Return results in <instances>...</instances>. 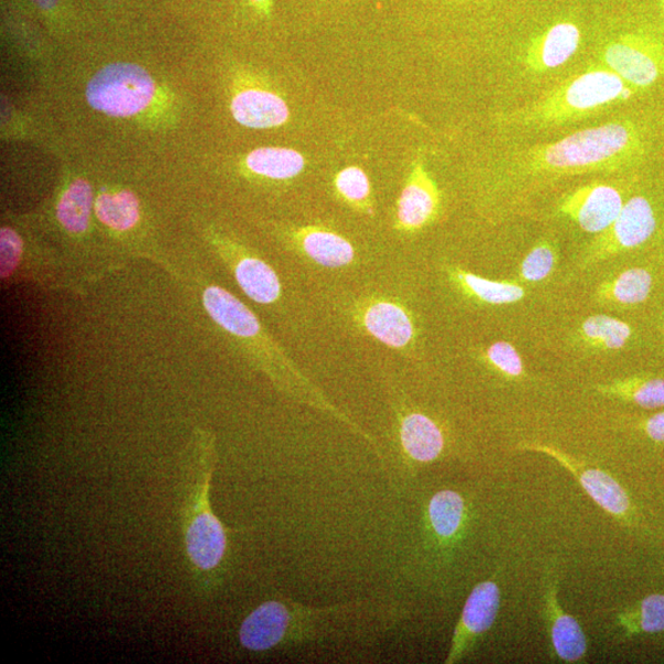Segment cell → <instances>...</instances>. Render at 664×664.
I'll list each match as a JSON object with an SVG mask.
<instances>
[{"instance_id":"cell-11","label":"cell","mask_w":664,"mask_h":664,"mask_svg":"<svg viewBox=\"0 0 664 664\" xmlns=\"http://www.w3.org/2000/svg\"><path fill=\"white\" fill-rule=\"evenodd\" d=\"M527 451L546 454L557 461L566 471L570 472L584 492L607 514L624 519L630 515V498L622 485L615 478L601 470L586 466L565 452L551 445L530 443L524 447Z\"/></svg>"},{"instance_id":"cell-19","label":"cell","mask_w":664,"mask_h":664,"mask_svg":"<svg viewBox=\"0 0 664 664\" xmlns=\"http://www.w3.org/2000/svg\"><path fill=\"white\" fill-rule=\"evenodd\" d=\"M400 442L409 460L420 464L438 461L445 445L439 424L420 412H410L401 419Z\"/></svg>"},{"instance_id":"cell-31","label":"cell","mask_w":664,"mask_h":664,"mask_svg":"<svg viewBox=\"0 0 664 664\" xmlns=\"http://www.w3.org/2000/svg\"><path fill=\"white\" fill-rule=\"evenodd\" d=\"M485 358L496 371L507 378H519L525 375V363L516 347L507 341H497L488 346Z\"/></svg>"},{"instance_id":"cell-33","label":"cell","mask_w":664,"mask_h":664,"mask_svg":"<svg viewBox=\"0 0 664 664\" xmlns=\"http://www.w3.org/2000/svg\"><path fill=\"white\" fill-rule=\"evenodd\" d=\"M32 2L36 3L42 9H52L57 4L59 0H32Z\"/></svg>"},{"instance_id":"cell-4","label":"cell","mask_w":664,"mask_h":664,"mask_svg":"<svg viewBox=\"0 0 664 664\" xmlns=\"http://www.w3.org/2000/svg\"><path fill=\"white\" fill-rule=\"evenodd\" d=\"M215 463L213 434L205 431L196 433L188 495L182 510V531L191 571L204 590H212L222 580L230 541L228 533L231 531L214 515L211 505Z\"/></svg>"},{"instance_id":"cell-15","label":"cell","mask_w":664,"mask_h":664,"mask_svg":"<svg viewBox=\"0 0 664 664\" xmlns=\"http://www.w3.org/2000/svg\"><path fill=\"white\" fill-rule=\"evenodd\" d=\"M470 519L466 499L454 489H441L430 499L426 527L435 548L451 549L462 538Z\"/></svg>"},{"instance_id":"cell-7","label":"cell","mask_w":664,"mask_h":664,"mask_svg":"<svg viewBox=\"0 0 664 664\" xmlns=\"http://www.w3.org/2000/svg\"><path fill=\"white\" fill-rule=\"evenodd\" d=\"M655 231L656 217L651 202L642 196H635L625 202L616 220L587 247L581 266H592L639 247L645 244Z\"/></svg>"},{"instance_id":"cell-14","label":"cell","mask_w":664,"mask_h":664,"mask_svg":"<svg viewBox=\"0 0 664 664\" xmlns=\"http://www.w3.org/2000/svg\"><path fill=\"white\" fill-rule=\"evenodd\" d=\"M581 30L570 21H561L533 39L526 52L531 72L546 73L569 62L581 45Z\"/></svg>"},{"instance_id":"cell-17","label":"cell","mask_w":664,"mask_h":664,"mask_svg":"<svg viewBox=\"0 0 664 664\" xmlns=\"http://www.w3.org/2000/svg\"><path fill=\"white\" fill-rule=\"evenodd\" d=\"M238 286L246 296L259 304L276 303L281 297V281L276 271L266 261L245 253L232 255L226 260Z\"/></svg>"},{"instance_id":"cell-29","label":"cell","mask_w":664,"mask_h":664,"mask_svg":"<svg viewBox=\"0 0 664 664\" xmlns=\"http://www.w3.org/2000/svg\"><path fill=\"white\" fill-rule=\"evenodd\" d=\"M335 187L341 198L354 205L367 207L371 199V182L367 173L358 167H348L337 173Z\"/></svg>"},{"instance_id":"cell-26","label":"cell","mask_w":664,"mask_h":664,"mask_svg":"<svg viewBox=\"0 0 664 664\" xmlns=\"http://www.w3.org/2000/svg\"><path fill=\"white\" fill-rule=\"evenodd\" d=\"M93 207L91 185L77 180L64 191L57 205V218L64 230L73 234H83L88 230Z\"/></svg>"},{"instance_id":"cell-8","label":"cell","mask_w":664,"mask_h":664,"mask_svg":"<svg viewBox=\"0 0 664 664\" xmlns=\"http://www.w3.org/2000/svg\"><path fill=\"white\" fill-rule=\"evenodd\" d=\"M601 60L635 91L647 89L664 74V49L661 43L641 35H625L605 45Z\"/></svg>"},{"instance_id":"cell-6","label":"cell","mask_w":664,"mask_h":664,"mask_svg":"<svg viewBox=\"0 0 664 664\" xmlns=\"http://www.w3.org/2000/svg\"><path fill=\"white\" fill-rule=\"evenodd\" d=\"M156 92L150 74L133 63H115L97 72L86 86V99L95 110L126 117L144 110Z\"/></svg>"},{"instance_id":"cell-32","label":"cell","mask_w":664,"mask_h":664,"mask_svg":"<svg viewBox=\"0 0 664 664\" xmlns=\"http://www.w3.org/2000/svg\"><path fill=\"white\" fill-rule=\"evenodd\" d=\"M645 433L652 441L664 443V412L656 413L642 424Z\"/></svg>"},{"instance_id":"cell-34","label":"cell","mask_w":664,"mask_h":664,"mask_svg":"<svg viewBox=\"0 0 664 664\" xmlns=\"http://www.w3.org/2000/svg\"><path fill=\"white\" fill-rule=\"evenodd\" d=\"M253 2L261 3L264 2V0H253Z\"/></svg>"},{"instance_id":"cell-12","label":"cell","mask_w":664,"mask_h":664,"mask_svg":"<svg viewBox=\"0 0 664 664\" xmlns=\"http://www.w3.org/2000/svg\"><path fill=\"white\" fill-rule=\"evenodd\" d=\"M558 591V577L551 571L546 577L542 594V612L551 650L561 662L580 663L587 656V637L579 620L563 611Z\"/></svg>"},{"instance_id":"cell-27","label":"cell","mask_w":664,"mask_h":664,"mask_svg":"<svg viewBox=\"0 0 664 664\" xmlns=\"http://www.w3.org/2000/svg\"><path fill=\"white\" fill-rule=\"evenodd\" d=\"M616 626L626 636L636 634H658L664 631V594H651L637 605L619 612Z\"/></svg>"},{"instance_id":"cell-21","label":"cell","mask_w":664,"mask_h":664,"mask_svg":"<svg viewBox=\"0 0 664 664\" xmlns=\"http://www.w3.org/2000/svg\"><path fill=\"white\" fill-rule=\"evenodd\" d=\"M653 280L645 268H630L616 277L605 281L596 291V299L620 306H637L651 294Z\"/></svg>"},{"instance_id":"cell-25","label":"cell","mask_w":664,"mask_h":664,"mask_svg":"<svg viewBox=\"0 0 664 664\" xmlns=\"http://www.w3.org/2000/svg\"><path fill=\"white\" fill-rule=\"evenodd\" d=\"M631 336L633 328L629 324L603 314L587 318L580 329L584 345L603 351L622 350Z\"/></svg>"},{"instance_id":"cell-9","label":"cell","mask_w":664,"mask_h":664,"mask_svg":"<svg viewBox=\"0 0 664 664\" xmlns=\"http://www.w3.org/2000/svg\"><path fill=\"white\" fill-rule=\"evenodd\" d=\"M500 609V588L495 579L477 583L463 608L456 624L452 645L445 663L462 662L488 633L496 622Z\"/></svg>"},{"instance_id":"cell-18","label":"cell","mask_w":664,"mask_h":664,"mask_svg":"<svg viewBox=\"0 0 664 664\" xmlns=\"http://www.w3.org/2000/svg\"><path fill=\"white\" fill-rule=\"evenodd\" d=\"M232 114L236 122L250 128H272L285 125L289 108L275 93L246 89L234 96Z\"/></svg>"},{"instance_id":"cell-23","label":"cell","mask_w":664,"mask_h":664,"mask_svg":"<svg viewBox=\"0 0 664 664\" xmlns=\"http://www.w3.org/2000/svg\"><path fill=\"white\" fill-rule=\"evenodd\" d=\"M246 166L256 176L272 180H289L306 168V158L289 148H260L246 157Z\"/></svg>"},{"instance_id":"cell-20","label":"cell","mask_w":664,"mask_h":664,"mask_svg":"<svg viewBox=\"0 0 664 664\" xmlns=\"http://www.w3.org/2000/svg\"><path fill=\"white\" fill-rule=\"evenodd\" d=\"M294 238L304 255L320 266L339 268L351 265L355 261L354 245L326 228L303 226L294 232Z\"/></svg>"},{"instance_id":"cell-3","label":"cell","mask_w":664,"mask_h":664,"mask_svg":"<svg viewBox=\"0 0 664 664\" xmlns=\"http://www.w3.org/2000/svg\"><path fill=\"white\" fill-rule=\"evenodd\" d=\"M371 602L308 607L289 600H268L243 620L238 631L241 646L253 653L303 646L361 626L371 614Z\"/></svg>"},{"instance_id":"cell-5","label":"cell","mask_w":664,"mask_h":664,"mask_svg":"<svg viewBox=\"0 0 664 664\" xmlns=\"http://www.w3.org/2000/svg\"><path fill=\"white\" fill-rule=\"evenodd\" d=\"M636 92L611 70L591 68L555 86L539 101L506 114L503 123L539 128L575 123L629 101Z\"/></svg>"},{"instance_id":"cell-16","label":"cell","mask_w":664,"mask_h":664,"mask_svg":"<svg viewBox=\"0 0 664 664\" xmlns=\"http://www.w3.org/2000/svg\"><path fill=\"white\" fill-rule=\"evenodd\" d=\"M362 325L376 340L388 347L405 348L415 339V325L404 307L390 301L368 304L362 312Z\"/></svg>"},{"instance_id":"cell-1","label":"cell","mask_w":664,"mask_h":664,"mask_svg":"<svg viewBox=\"0 0 664 664\" xmlns=\"http://www.w3.org/2000/svg\"><path fill=\"white\" fill-rule=\"evenodd\" d=\"M644 154L639 128L618 119L509 154L495 172L494 188L507 199L510 210L555 182L624 170L636 165Z\"/></svg>"},{"instance_id":"cell-10","label":"cell","mask_w":664,"mask_h":664,"mask_svg":"<svg viewBox=\"0 0 664 664\" xmlns=\"http://www.w3.org/2000/svg\"><path fill=\"white\" fill-rule=\"evenodd\" d=\"M624 204L622 192L612 185L597 182L565 194L557 210L582 231L600 234L616 220Z\"/></svg>"},{"instance_id":"cell-24","label":"cell","mask_w":664,"mask_h":664,"mask_svg":"<svg viewBox=\"0 0 664 664\" xmlns=\"http://www.w3.org/2000/svg\"><path fill=\"white\" fill-rule=\"evenodd\" d=\"M452 276L466 294L489 306H507L526 297V289L515 282L488 280L462 268L453 270Z\"/></svg>"},{"instance_id":"cell-13","label":"cell","mask_w":664,"mask_h":664,"mask_svg":"<svg viewBox=\"0 0 664 664\" xmlns=\"http://www.w3.org/2000/svg\"><path fill=\"white\" fill-rule=\"evenodd\" d=\"M441 193L423 161L413 162L410 176L400 194L397 228L401 232H418L440 213Z\"/></svg>"},{"instance_id":"cell-30","label":"cell","mask_w":664,"mask_h":664,"mask_svg":"<svg viewBox=\"0 0 664 664\" xmlns=\"http://www.w3.org/2000/svg\"><path fill=\"white\" fill-rule=\"evenodd\" d=\"M557 265V250L548 242L533 247L520 265L519 278L525 282H540L551 275Z\"/></svg>"},{"instance_id":"cell-22","label":"cell","mask_w":664,"mask_h":664,"mask_svg":"<svg viewBox=\"0 0 664 664\" xmlns=\"http://www.w3.org/2000/svg\"><path fill=\"white\" fill-rule=\"evenodd\" d=\"M598 393L644 409L664 408V378L635 376L596 387Z\"/></svg>"},{"instance_id":"cell-28","label":"cell","mask_w":664,"mask_h":664,"mask_svg":"<svg viewBox=\"0 0 664 664\" xmlns=\"http://www.w3.org/2000/svg\"><path fill=\"white\" fill-rule=\"evenodd\" d=\"M95 213L101 222L112 230L124 232L134 228L139 220V203L129 191L103 193L95 202Z\"/></svg>"},{"instance_id":"cell-2","label":"cell","mask_w":664,"mask_h":664,"mask_svg":"<svg viewBox=\"0 0 664 664\" xmlns=\"http://www.w3.org/2000/svg\"><path fill=\"white\" fill-rule=\"evenodd\" d=\"M202 301L212 320L233 339L241 342L283 393L303 404L329 413L330 417L362 435L378 451L371 435L359 428L345 412L337 409L323 391L294 366L282 348L272 341L255 314L244 303L226 289L214 285L204 288Z\"/></svg>"}]
</instances>
